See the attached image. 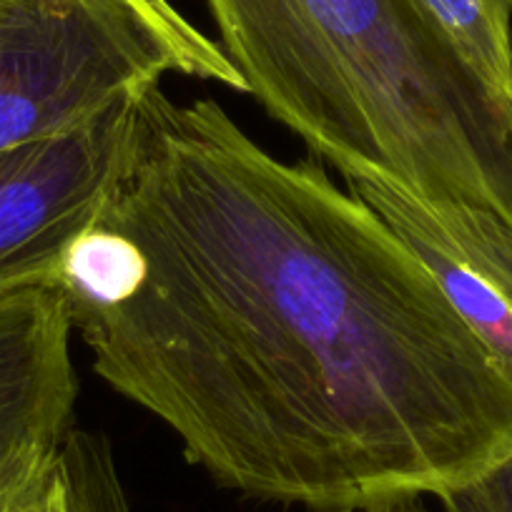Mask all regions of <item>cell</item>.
I'll list each match as a JSON object with an SVG mask.
<instances>
[{
  "label": "cell",
  "instance_id": "obj_2",
  "mask_svg": "<svg viewBox=\"0 0 512 512\" xmlns=\"http://www.w3.org/2000/svg\"><path fill=\"white\" fill-rule=\"evenodd\" d=\"M244 93L329 161L512 224V101L422 0H206Z\"/></svg>",
  "mask_w": 512,
  "mask_h": 512
},
{
  "label": "cell",
  "instance_id": "obj_4",
  "mask_svg": "<svg viewBox=\"0 0 512 512\" xmlns=\"http://www.w3.org/2000/svg\"><path fill=\"white\" fill-rule=\"evenodd\" d=\"M141 91L83 126L0 151V294L53 287L98 224L134 134Z\"/></svg>",
  "mask_w": 512,
  "mask_h": 512
},
{
  "label": "cell",
  "instance_id": "obj_3",
  "mask_svg": "<svg viewBox=\"0 0 512 512\" xmlns=\"http://www.w3.org/2000/svg\"><path fill=\"white\" fill-rule=\"evenodd\" d=\"M166 73L244 93L169 0H0V151L83 126Z\"/></svg>",
  "mask_w": 512,
  "mask_h": 512
},
{
  "label": "cell",
  "instance_id": "obj_5",
  "mask_svg": "<svg viewBox=\"0 0 512 512\" xmlns=\"http://www.w3.org/2000/svg\"><path fill=\"white\" fill-rule=\"evenodd\" d=\"M73 332L58 287L0 294V477L58 450L76 427Z\"/></svg>",
  "mask_w": 512,
  "mask_h": 512
},
{
  "label": "cell",
  "instance_id": "obj_1",
  "mask_svg": "<svg viewBox=\"0 0 512 512\" xmlns=\"http://www.w3.org/2000/svg\"><path fill=\"white\" fill-rule=\"evenodd\" d=\"M63 289L93 372L244 495L364 512L512 455V379L425 264L211 98L139 93Z\"/></svg>",
  "mask_w": 512,
  "mask_h": 512
},
{
  "label": "cell",
  "instance_id": "obj_8",
  "mask_svg": "<svg viewBox=\"0 0 512 512\" xmlns=\"http://www.w3.org/2000/svg\"><path fill=\"white\" fill-rule=\"evenodd\" d=\"M58 457L73 512H131L106 437L73 427Z\"/></svg>",
  "mask_w": 512,
  "mask_h": 512
},
{
  "label": "cell",
  "instance_id": "obj_6",
  "mask_svg": "<svg viewBox=\"0 0 512 512\" xmlns=\"http://www.w3.org/2000/svg\"><path fill=\"white\" fill-rule=\"evenodd\" d=\"M407 246H430L512 297V224L472 206H442L369 181L344 179Z\"/></svg>",
  "mask_w": 512,
  "mask_h": 512
},
{
  "label": "cell",
  "instance_id": "obj_7",
  "mask_svg": "<svg viewBox=\"0 0 512 512\" xmlns=\"http://www.w3.org/2000/svg\"><path fill=\"white\" fill-rule=\"evenodd\" d=\"M462 56L512 101V0H422Z\"/></svg>",
  "mask_w": 512,
  "mask_h": 512
},
{
  "label": "cell",
  "instance_id": "obj_11",
  "mask_svg": "<svg viewBox=\"0 0 512 512\" xmlns=\"http://www.w3.org/2000/svg\"><path fill=\"white\" fill-rule=\"evenodd\" d=\"M364 512H430L422 502V497H410V500H395V502H384V505L369 507Z\"/></svg>",
  "mask_w": 512,
  "mask_h": 512
},
{
  "label": "cell",
  "instance_id": "obj_10",
  "mask_svg": "<svg viewBox=\"0 0 512 512\" xmlns=\"http://www.w3.org/2000/svg\"><path fill=\"white\" fill-rule=\"evenodd\" d=\"M445 512H512V455L440 495Z\"/></svg>",
  "mask_w": 512,
  "mask_h": 512
},
{
  "label": "cell",
  "instance_id": "obj_9",
  "mask_svg": "<svg viewBox=\"0 0 512 512\" xmlns=\"http://www.w3.org/2000/svg\"><path fill=\"white\" fill-rule=\"evenodd\" d=\"M58 452H41L0 477V512H73Z\"/></svg>",
  "mask_w": 512,
  "mask_h": 512
}]
</instances>
